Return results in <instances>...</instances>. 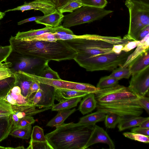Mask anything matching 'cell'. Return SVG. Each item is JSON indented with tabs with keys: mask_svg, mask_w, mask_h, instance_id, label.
Masks as SVG:
<instances>
[{
	"mask_svg": "<svg viewBox=\"0 0 149 149\" xmlns=\"http://www.w3.org/2000/svg\"><path fill=\"white\" fill-rule=\"evenodd\" d=\"M77 53L74 60L81 67L100 59L120 53L125 46L132 40L124 37L103 36L86 34L77 36L66 34L59 36Z\"/></svg>",
	"mask_w": 149,
	"mask_h": 149,
	"instance_id": "obj_1",
	"label": "cell"
},
{
	"mask_svg": "<svg viewBox=\"0 0 149 149\" xmlns=\"http://www.w3.org/2000/svg\"><path fill=\"white\" fill-rule=\"evenodd\" d=\"M9 42L13 51L22 56L35 57L49 61L74 59L77 54L76 51L61 40L55 42L27 40L12 36Z\"/></svg>",
	"mask_w": 149,
	"mask_h": 149,
	"instance_id": "obj_2",
	"label": "cell"
},
{
	"mask_svg": "<svg viewBox=\"0 0 149 149\" xmlns=\"http://www.w3.org/2000/svg\"><path fill=\"white\" fill-rule=\"evenodd\" d=\"M93 127L78 123H63L45 136L52 149H85Z\"/></svg>",
	"mask_w": 149,
	"mask_h": 149,
	"instance_id": "obj_3",
	"label": "cell"
},
{
	"mask_svg": "<svg viewBox=\"0 0 149 149\" xmlns=\"http://www.w3.org/2000/svg\"><path fill=\"white\" fill-rule=\"evenodd\" d=\"M125 5L129 13L130 21L127 39L137 41L140 32L149 26V5L126 0Z\"/></svg>",
	"mask_w": 149,
	"mask_h": 149,
	"instance_id": "obj_4",
	"label": "cell"
},
{
	"mask_svg": "<svg viewBox=\"0 0 149 149\" xmlns=\"http://www.w3.org/2000/svg\"><path fill=\"white\" fill-rule=\"evenodd\" d=\"M113 12L104 8L84 6L64 16L63 27L69 28L100 19Z\"/></svg>",
	"mask_w": 149,
	"mask_h": 149,
	"instance_id": "obj_5",
	"label": "cell"
},
{
	"mask_svg": "<svg viewBox=\"0 0 149 149\" xmlns=\"http://www.w3.org/2000/svg\"><path fill=\"white\" fill-rule=\"evenodd\" d=\"M96 108L97 111L105 114H117L121 119L139 116L143 112V109L138 103L137 99L106 102H97Z\"/></svg>",
	"mask_w": 149,
	"mask_h": 149,
	"instance_id": "obj_6",
	"label": "cell"
},
{
	"mask_svg": "<svg viewBox=\"0 0 149 149\" xmlns=\"http://www.w3.org/2000/svg\"><path fill=\"white\" fill-rule=\"evenodd\" d=\"M97 102H106L137 99V97L128 87L118 84L99 89L94 93Z\"/></svg>",
	"mask_w": 149,
	"mask_h": 149,
	"instance_id": "obj_7",
	"label": "cell"
},
{
	"mask_svg": "<svg viewBox=\"0 0 149 149\" xmlns=\"http://www.w3.org/2000/svg\"><path fill=\"white\" fill-rule=\"evenodd\" d=\"M55 88L40 83V88L29 98L33 104L39 108L52 107L55 100Z\"/></svg>",
	"mask_w": 149,
	"mask_h": 149,
	"instance_id": "obj_8",
	"label": "cell"
},
{
	"mask_svg": "<svg viewBox=\"0 0 149 149\" xmlns=\"http://www.w3.org/2000/svg\"><path fill=\"white\" fill-rule=\"evenodd\" d=\"M22 56L12 69L14 72L21 71L38 76L40 71L49 61L35 57Z\"/></svg>",
	"mask_w": 149,
	"mask_h": 149,
	"instance_id": "obj_9",
	"label": "cell"
},
{
	"mask_svg": "<svg viewBox=\"0 0 149 149\" xmlns=\"http://www.w3.org/2000/svg\"><path fill=\"white\" fill-rule=\"evenodd\" d=\"M132 75L128 87L137 97L145 96L149 89V66Z\"/></svg>",
	"mask_w": 149,
	"mask_h": 149,
	"instance_id": "obj_10",
	"label": "cell"
},
{
	"mask_svg": "<svg viewBox=\"0 0 149 149\" xmlns=\"http://www.w3.org/2000/svg\"><path fill=\"white\" fill-rule=\"evenodd\" d=\"M56 9V5L51 0H34L28 2H25L23 5L7 10L4 12L16 10L23 12L33 10H39L43 13L44 15H46L54 12Z\"/></svg>",
	"mask_w": 149,
	"mask_h": 149,
	"instance_id": "obj_11",
	"label": "cell"
},
{
	"mask_svg": "<svg viewBox=\"0 0 149 149\" xmlns=\"http://www.w3.org/2000/svg\"><path fill=\"white\" fill-rule=\"evenodd\" d=\"M108 144L110 149H115L114 143L106 132L102 127L95 125L93 128L89 139L86 144L85 149L97 143Z\"/></svg>",
	"mask_w": 149,
	"mask_h": 149,
	"instance_id": "obj_12",
	"label": "cell"
},
{
	"mask_svg": "<svg viewBox=\"0 0 149 149\" xmlns=\"http://www.w3.org/2000/svg\"><path fill=\"white\" fill-rule=\"evenodd\" d=\"M1 98L11 105H33L29 98L25 97L22 94L21 89L18 86H14L5 96Z\"/></svg>",
	"mask_w": 149,
	"mask_h": 149,
	"instance_id": "obj_13",
	"label": "cell"
},
{
	"mask_svg": "<svg viewBox=\"0 0 149 149\" xmlns=\"http://www.w3.org/2000/svg\"><path fill=\"white\" fill-rule=\"evenodd\" d=\"M14 77V86H19L21 89L22 94L24 97L29 98V89L34 80L28 75L27 73L21 71L15 72Z\"/></svg>",
	"mask_w": 149,
	"mask_h": 149,
	"instance_id": "obj_14",
	"label": "cell"
},
{
	"mask_svg": "<svg viewBox=\"0 0 149 149\" xmlns=\"http://www.w3.org/2000/svg\"><path fill=\"white\" fill-rule=\"evenodd\" d=\"M13 113L20 119L26 116H31L52 109V107L39 108L33 105H11Z\"/></svg>",
	"mask_w": 149,
	"mask_h": 149,
	"instance_id": "obj_15",
	"label": "cell"
},
{
	"mask_svg": "<svg viewBox=\"0 0 149 149\" xmlns=\"http://www.w3.org/2000/svg\"><path fill=\"white\" fill-rule=\"evenodd\" d=\"M149 66V49L140 54L128 65L131 75L139 72Z\"/></svg>",
	"mask_w": 149,
	"mask_h": 149,
	"instance_id": "obj_16",
	"label": "cell"
},
{
	"mask_svg": "<svg viewBox=\"0 0 149 149\" xmlns=\"http://www.w3.org/2000/svg\"><path fill=\"white\" fill-rule=\"evenodd\" d=\"M28 75L33 79L40 83L52 86L56 88L72 90L74 82L60 79H55L42 77L28 73Z\"/></svg>",
	"mask_w": 149,
	"mask_h": 149,
	"instance_id": "obj_17",
	"label": "cell"
},
{
	"mask_svg": "<svg viewBox=\"0 0 149 149\" xmlns=\"http://www.w3.org/2000/svg\"><path fill=\"white\" fill-rule=\"evenodd\" d=\"M58 9L53 13L43 15L41 18L35 21L37 24H42L47 26L55 27L59 26L63 20L64 15Z\"/></svg>",
	"mask_w": 149,
	"mask_h": 149,
	"instance_id": "obj_18",
	"label": "cell"
},
{
	"mask_svg": "<svg viewBox=\"0 0 149 149\" xmlns=\"http://www.w3.org/2000/svg\"><path fill=\"white\" fill-rule=\"evenodd\" d=\"M89 93L77 90L55 88V100L59 102L77 97H84Z\"/></svg>",
	"mask_w": 149,
	"mask_h": 149,
	"instance_id": "obj_19",
	"label": "cell"
},
{
	"mask_svg": "<svg viewBox=\"0 0 149 149\" xmlns=\"http://www.w3.org/2000/svg\"><path fill=\"white\" fill-rule=\"evenodd\" d=\"M84 97L79 108L83 115L91 112L96 108L97 104L94 93H89Z\"/></svg>",
	"mask_w": 149,
	"mask_h": 149,
	"instance_id": "obj_20",
	"label": "cell"
},
{
	"mask_svg": "<svg viewBox=\"0 0 149 149\" xmlns=\"http://www.w3.org/2000/svg\"><path fill=\"white\" fill-rule=\"evenodd\" d=\"M149 34L140 41L135 50L128 56L126 61L122 66L124 68L127 67L129 64L135 58L141 54L149 49Z\"/></svg>",
	"mask_w": 149,
	"mask_h": 149,
	"instance_id": "obj_21",
	"label": "cell"
},
{
	"mask_svg": "<svg viewBox=\"0 0 149 149\" xmlns=\"http://www.w3.org/2000/svg\"><path fill=\"white\" fill-rule=\"evenodd\" d=\"M149 119V117L137 116L121 119L118 124V128L119 131L133 127L138 126L143 121Z\"/></svg>",
	"mask_w": 149,
	"mask_h": 149,
	"instance_id": "obj_22",
	"label": "cell"
},
{
	"mask_svg": "<svg viewBox=\"0 0 149 149\" xmlns=\"http://www.w3.org/2000/svg\"><path fill=\"white\" fill-rule=\"evenodd\" d=\"M14 128L11 115L0 118V142L6 138Z\"/></svg>",
	"mask_w": 149,
	"mask_h": 149,
	"instance_id": "obj_23",
	"label": "cell"
},
{
	"mask_svg": "<svg viewBox=\"0 0 149 149\" xmlns=\"http://www.w3.org/2000/svg\"><path fill=\"white\" fill-rule=\"evenodd\" d=\"M106 115L97 111L81 118L78 123L88 126L93 127L97 123L104 121Z\"/></svg>",
	"mask_w": 149,
	"mask_h": 149,
	"instance_id": "obj_24",
	"label": "cell"
},
{
	"mask_svg": "<svg viewBox=\"0 0 149 149\" xmlns=\"http://www.w3.org/2000/svg\"><path fill=\"white\" fill-rule=\"evenodd\" d=\"M76 111L75 108L72 110L65 109L59 111L57 115L47 124L46 126L56 127L63 123L65 120Z\"/></svg>",
	"mask_w": 149,
	"mask_h": 149,
	"instance_id": "obj_25",
	"label": "cell"
},
{
	"mask_svg": "<svg viewBox=\"0 0 149 149\" xmlns=\"http://www.w3.org/2000/svg\"><path fill=\"white\" fill-rule=\"evenodd\" d=\"M54 27L46 26L45 27L37 29H31L29 31L21 32L19 31L15 37L18 39H22L37 36L46 33H54Z\"/></svg>",
	"mask_w": 149,
	"mask_h": 149,
	"instance_id": "obj_26",
	"label": "cell"
},
{
	"mask_svg": "<svg viewBox=\"0 0 149 149\" xmlns=\"http://www.w3.org/2000/svg\"><path fill=\"white\" fill-rule=\"evenodd\" d=\"M82 97H77L69 99L54 104L52 108V111H58L60 110L69 109L76 106L78 103L81 101Z\"/></svg>",
	"mask_w": 149,
	"mask_h": 149,
	"instance_id": "obj_27",
	"label": "cell"
},
{
	"mask_svg": "<svg viewBox=\"0 0 149 149\" xmlns=\"http://www.w3.org/2000/svg\"><path fill=\"white\" fill-rule=\"evenodd\" d=\"M32 131L31 125L13 129L9 135L23 139H28L31 136Z\"/></svg>",
	"mask_w": 149,
	"mask_h": 149,
	"instance_id": "obj_28",
	"label": "cell"
},
{
	"mask_svg": "<svg viewBox=\"0 0 149 149\" xmlns=\"http://www.w3.org/2000/svg\"><path fill=\"white\" fill-rule=\"evenodd\" d=\"M14 77H10L0 81V98L5 96L14 86Z\"/></svg>",
	"mask_w": 149,
	"mask_h": 149,
	"instance_id": "obj_29",
	"label": "cell"
},
{
	"mask_svg": "<svg viewBox=\"0 0 149 149\" xmlns=\"http://www.w3.org/2000/svg\"><path fill=\"white\" fill-rule=\"evenodd\" d=\"M119 80L109 76H104L100 79L96 87L100 89L111 87L118 84Z\"/></svg>",
	"mask_w": 149,
	"mask_h": 149,
	"instance_id": "obj_30",
	"label": "cell"
},
{
	"mask_svg": "<svg viewBox=\"0 0 149 149\" xmlns=\"http://www.w3.org/2000/svg\"><path fill=\"white\" fill-rule=\"evenodd\" d=\"M12 63L9 62L0 63V81L14 77V72L11 69Z\"/></svg>",
	"mask_w": 149,
	"mask_h": 149,
	"instance_id": "obj_31",
	"label": "cell"
},
{
	"mask_svg": "<svg viewBox=\"0 0 149 149\" xmlns=\"http://www.w3.org/2000/svg\"><path fill=\"white\" fill-rule=\"evenodd\" d=\"M84 6L80 0H71L66 5L57 9L62 13L66 12L71 13Z\"/></svg>",
	"mask_w": 149,
	"mask_h": 149,
	"instance_id": "obj_32",
	"label": "cell"
},
{
	"mask_svg": "<svg viewBox=\"0 0 149 149\" xmlns=\"http://www.w3.org/2000/svg\"><path fill=\"white\" fill-rule=\"evenodd\" d=\"M131 75L129 68L119 66V68L113 70L112 73L109 75L120 80L123 78L128 79Z\"/></svg>",
	"mask_w": 149,
	"mask_h": 149,
	"instance_id": "obj_33",
	"label": "cell"
},
{
	"mask_svg": "<svg viewBox=\"0 0 149 149\" xmlns=\"http://www.w3.org/2000/svg\"><path fill=\"white\" fill-rule=\"evenodd\" d=\"M121 119L120 116L115 113H107L104 120L105 126L108 128H114Z\"/></svg>",
	"mask_w": 149,
	"mask_h": 149,
	"instance_id": "obj_34",
	"label": "cell"
},
{
	"mask_svg": "<svg viewBox=\"0 0 149 149\" xmlns=\"http://www.w3.org/2000/svg\"><path fill=\"white\" fill-rule=\"evenodd\" d=\"M30 137V141H31L42 142L47 141L44 134L43 130L38 126H35L33 127Z\"/></svg>",
	"mask_w": 149,
	"mask_h": 149,
	"instance_id": "obj_35",
	"label": "cell"
},
{
	"mask_svg": "<svg viewBox=\"0 0 149 149\" xmlns=\"http://www.w3.org/2000/svg\"><path fill=\"white\" fill-rule=\"evenodd\" d=\"M38 76L49 79H61L58 73L49 67L48 63L40 71Z\"/></svg>",
	"mask_w": 149,
	"mask_h": 149,
	"instance_id": "obj_36",
	"label": "cell"
},
{
	"mask_svg": "<svg viewBox=\"0 0 149 149\" xmlns=\"http://www.w3.org/2000/svg\"><path fill=\"white\" fill-rule=\"evenodd\" d=\"M13 113L11 105L5 100L0 98V118L8 116Z\"/></svg>",
	"mask_w": 149,
	"mask_h": 149,
	"instance_id": "obj_37",
	"label": "cell"
},
{
	"mask_svg": "<svg viewBox=\"0 0 149 149\" xmlns=\"http://www.w3.org/2000/svg\"><path fill=\"white\" fill-rule=\"evenodd\" d=\"M125 137L140 142L149 143V136L132 132H126L123 133Z\"/></svg>",
	"mask_w": 149,
	"mask_h": 149,
	"instance_id": "obj_38",
	"label": "cell"
},
{
	"mask_svg": "<svg viewBox=\"0 0 149 149\" xmlns=\"http://www.w3.org/2000/svg\"><path fill=\"white\" fill-rule=\"evenodd\" d=\"M21 39L27 40H45L55 42L57 40L54 33H46L40 35Z\"/></svg>",
	"mask_w": 149,
	"mask_h": 149,
	"instance_id": "obj_39",
	"label": "cell"
},
{
	"mask_svg": "<svg viewBox=\"0 0 149 149\" xmlns=\"http://www.w3.org/2000/svg\"><path fill=\"white\" fill-rule=\"evenodd\" d=\"M84 6L104 8L107 3V0H80Z\"/></svg>",
	"mask_w": 149,
	"mask_h": 149,
	"instance_id": "obj_40",
	"label": "cell"
},
{
	"mask_svg": "<svg viewBox=\"0 0 149 149\" xmlns=\"http://www.w3.org/2000/svg\"><path fill=\"white\" fill-rule=\"evenodd\" d=\"M12 51V49L10 45L0 46V63L6 61Z\"/></svg>",
	"mask_w": 149,
	"mask_h": 149,
	"instance_id": "obj_41",
	"label": "cell"
},
{
	"mask_svg": "<svg viewBox=\"0 0 149 149\" xmlns=\"http://www.w3.org/2000/svg\"><path fill=\"white\" fill-rule=\"evenodd\" d=\"M29 143V146L27 149H52L47 141L42 142L30 140Z\"/></svg>",
	"mask_w": 149,
	"mask_h": 149,
	"instance_id": "obj_42",
	"label": "cell"
},
{
	"mask_svg": "<svg viewBox=\"0 0 149 149\" xmlns=\"http://www.w3.org/2000/svg\"><path fill=\"white\" fill-rule=\"evenodd\" d=\"M36 121L31 116H26L19 120L16 127H24L33 124Z\"/></svg>",
	"mask_w": 149,
	"mask_h": 149,
	"instance_id": "obj_43",
	"label": "cell"
},
{
	"mask_svg": "<svg viewBox=\"0 0 149 149\" xmlns=\"http://www.w3.org/2000/svg\"><path fill=\"white\" fill-rule=\"evenodd\" d=\"M139 104L144 109L148 114H149V98L145 96L137 97Z\"/></svg>",
	"mask_w": 149,
	"mask_h": 149,
	"instance_id": "obj_44",
	"label": "cell"
},
{
	"mask_svg": "<svg viewBox=\"0 0 149 149\" xmlns=\"http://www.w3.org/2000/svg\"><path fill=\"white\" fill-rule=\"evenodd\" d=\"M54 33L60 35L66 34L74 35L73 32L70 29L64 27L62 26H59L54 27Z\"/></svg>",
	"mask_w": 149,
	"mask_h": 149,
	"instance_id": "obj_45",
	"label": "cell"
},
{
	"mask_svg": "<svg viewBox=\"0 0 149 149\" xmlns=\"http://www.w3.org/2000/svg\"><path fill=\"white\" fill-rule=\"evenodd\" d=\"M40 88V83L34 80L30 87L29 92V98L33 93L37 92Z\"/></svg>",
	"mask_w": 149,
	"mask_h": 149,
	"instance_id": "obj_46",
	"label": "cell"
},
{
	"mask_svg": "<svg viewBox=\"0 0 149 149\" xmlns=\"http://www.w3.org/2000/svg\"><path fill=\"white\" fill-rule=\"evenodd\" d=\"M131 132L149 136V128L139 127H134L131 129Z\"/></svg>",
	"mask_w": 149,
	"mask_h": 149,
	"instance_id": "obj_47",
	"label": "cell"
},
{
	"mask_svg": "<svg viewBox=\"0 0 149 149\" xmlns=\"http://www.w3.org/2000/svg\"><path fill=\"white\" fill-rule=\"evenodd\" d=\"M140 41L132 40L127 43L123 48L122 50L125 52H128L133 49L137 47Z\"/></svg>",
	"mask_w": 149,
	"mask_h": 149,
	"instance_id": "obj_48",
	"label": "cell"
},
{
	"mask_svg": "<svg viewBox=\"0 0 149 149\" xmlns=\"http://www.w3.org/2000/svg\"><path fill=\"white\" fill-rule=\"evenodd\" d=\"M148 34H149V26L144 28L140 32L138 36L137 41H141Z\"/></svg>",
	"mask_w": 149,
	"mask_h": 149,
	"instance_id": "obj_49",
	"label": "cell"
},
{
	"mask_svg": "<svg viewBox=\"0 0 149 149\" xmlns=\"http://www.w3.org/2000/svg\"><path fill=\"white\" fill-rule=\"evenodd\" d=\"M43 16H38L32 17L26 19L21 20L17 23L18 25H20L24 23L32 21H35L43 17Z\"/></svg>",
	"mask_w": 149,
	"mask_h": 149,
	"instance_id": "obj_50",
	"label": "cell"
},
{
	"mask_svg": "<svg viewBox=\"0 0 149 149\" xmlns=\"http://www.w3.org/2000/svg\"><path fill=\"white\" fill-rule=\"evenodd\" d=\"M71 0H57L56 5V8L61 7L68 3Z\"/></svg>",
	"mask_w": 149,
	"mask_h": 149,
	"instance_id": "obj_51",
	"label": "cell"
},
{
	"mask_svg": "<svg viewBox=\"0 0 149 149\" xmlns=\"http://www.w3.org/2000/svg\"><path fill=\"white\" fill-rule=\"evenodd\" d=\"M11 116L14 123V128L16 127L19 119L16 115L13 113L11 114Z\"/></svg>",
	"mask_w": 149,
	"mask_h": 149,
	"instance_id": "obj_52",
	"label": "cell"
},
{
	"mask_svg": "<svg viewBox=\"0 0 149 149\" xmlns=\"http://www.w3.org/2000/svg\"><path fill=\"white\" fill-rule=\"evenodd\" d=\"M138 126L143 128H149V119L142 122Z\"/></svg>",
	"mask_w": 149,
	"mask_h": 149,
	"instance_id": "obj_53",
	"label": "cell"
},
{
	"mask_svg": "<svg viewBox=\"0 0 149 149\" xmlns=\"http://www.w3.org/2000/svg\"><path fill=\"white\" fill-rule=\"evenodd\" d=\"M131 1L149 5V0H128Z\"/></svg>",
	"mask_w": 149,
	"mask_h": 149,
	"instance_id": "obj_54",
	"label": "cell"
},
{
	"mask_svg": "<svg viewBox=\"0 0 149 149\" xmlns=\"http://www.w3.org/2000/svg\"><path fill=\"white\" fill-rule=\"evenodd\" d=\"M6 13L4 12L0 11V20L2 19L5 15Z\"/></svg>",
	"mask_w": 149,
	"mask_h": 149,
	"instance_id": "obj_55",
	"label": "cell"
},
{
	"mask_svg": "<svg viewBox=\"0 0 149 149\" xmlns=\"http://www.w3.org/2000/svg\"><path fill=\"white\" fill-rule=\"evenodd\" d=\"M54 3L55 5H56V3H57V0H51Z\"/></svg>",
	"mask_w": 149,
	"mask_h": 149,
	"instance_id": "obj_56",
	"label": "cell"
}]
</instances>
